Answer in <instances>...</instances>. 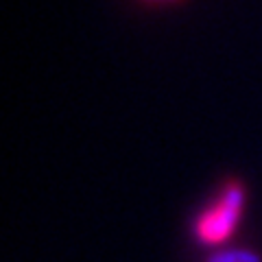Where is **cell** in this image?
Masks as SVG:
<instances>
[{
	"instance_id": "6da1fadb",
	"label": "cell",
	"mask_w": 262,
	"mask_h": 262,
	"mask_svg": "<svg viewBox=\"0 0 262 262\" xmlns=\"http://www.w3.org/2000/svg\"><path fill=\"white\" fill-rule=\"evenodd\" d=\"M245 210V188L238 182H229L223 188V194L216 206H212L199 216L194 234L203 245H221L234 234L241 223Z\"/></svg>"
},
{
	"instance_id": "7a4b0ae2",
	"label": "cell",
	"mask_w": 262,
	"mask_h": 262,
	"mask_svg": "<svg viewBox=\"0 0 262 262\" xmlns=\"http://www.w3.org/2000/svg\"><path fill=\"white\" fill-rule=\"evenodd\" d=\"M206 262H262V253L256 249H221L210 253Z\"/></svg>"
}]
</instances>
